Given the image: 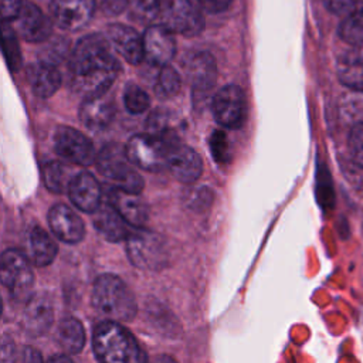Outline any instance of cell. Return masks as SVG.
<instances>
[{
  "label": "cell",
  "mask_w": 363,
  "mask_h": 363,
  "mask_svg": "<svg viewBox=\"0 0 363 363\" xmlns=\"http://www.w3.org/2000/svg\"><path fill=\"white\" fill-rule=\"evenodd\" d=\"M119 69L111 43L102 34L84 35L68 58L71 88L85 98L108 92Z\"/></svg>",
  "instance_id": "1"
},
{
  "label": "cell",
  "mask_w": 363,
  "mask_h": 363,
  "mask_svg": "<svg viewBox=\"0 0 363 363\" xmlns=\"http://www.w3.org/2000/svg\"><path fill=\"white\" fill-rule=\"evenodd\" d=\"M92 347L99 363H143L145 356L133 337L119 322L104 320L95 330Z\"/></svg>",
  "instance_id": "2"
},
{
  "label": "cell",
  "mask_w": 363,
  "mask_h": 363,
  "mask_svg": "<svg viewBox=\"0 0 363 363\" xmlns=\"http://www.w3.org/2000/svg\"><path fill=\"white\" fill-rule=\"evenodd\" d=\"M92 305L112 322H129L136 315V301L128 285L112 274L96 278L92 288Z\"/></svg>",
  "instance_id": "3"
},
{
  "label": "cell",
  "mask_w": 363,
  "mask_h": 363,
  "mask_svg": "<svg viewBox=\"0 0 363 363\" xmlns=\"http://www.w3.org/2000/svg\"><path fill=\"white\" fill-rule=\"evenodd\" d=\"M95 166L109 187L132 194L142 191L143 179L121 146L105 145L96 155Z\"/></svg>",
  "instance_id": "4"
},
{
  "label": "cell",
  "mask_w": 363,
  "mask_h": 363,
  "mask_svg": "<svg viewBox=\"0 0 363 363\" xmlns=\"http://www.w3.org/2000/svg\"><path fill=\"white\" fill-rule=\"evenodd\" d=\"M126 252L130 262L140 269L160 271L169 261V251L163 238L143 227L129 234Z\"/></svg>",
  "instance_id": "5"
},
{
  "label": "cell",
  "mask_w": 363,
  "mask_h": 363,
  "mask_svg": "<svg viewBox=\"0 0 363 363\" xmlns=\"http://www.w3.org/2000/svg\"><path fill=\"white\" fill-rule=\"evenodd\" d=\"M0 278L10 296L16 301L31 298L34 275L28 258L18 250H6L1 255Z\"/></svg>",
  "instance_id": "6"
},
{
  "label": "cell",
  "mask_w": 363,
  "mask_h": 363,
  "mask_svg": "<svg viewBox=\"0 0 363 363\" xmlns=\"http://www.w3.org/2000/svg\"><path fill=\"white\" fill-rule=\"evenodd\" d=\"M157 16L170 33L193 37L204 28L201 10L191 0H160Z\"/></svg>",
  "instance_id": "7"
},
{
  "label": "cell",
  "mask_w": 363,
  "mask_h": 363,
  "mask_svg": "<svg viewBox=\"0 0 363 363\" xmlns=\"http://www.w3.org/2000/svg\"><path fill=\"white\" fill-rule=\"evenodd\" d=\"M170 143L172 142H164L149 133H143L132 136L126 143L125 150L132 164L139 169L146 172H162L163 169H167V150Z\"/></svg>",
  "instance_id": "8"
},
{
  "label": "cell",
  "mask_w": 363,
  "mask_h": 363,
  "mask_svg": "<svg viewBox=\"0 0 363 363\" xmlns=\"http://www.w3.org/2000/svg\"><path fill=\"white\" fill-rule=\"evenodd\" d=\"M211 111L218 125L238 129L247 118V99L242 89L234 84L220 88L213 98Z\"/></svg>",
  "instance_id": "9"
},
{
  "label": "cell",
  "mask_w": 363,
  "mask_h": 363,
  "mask_svg": "<svg viewBox=\"0 0 363 363\" xmlns=\"http://www.w3.org/2000/svg\"><path fill=\"white\" fill-rule=\"evenodd\" d=\"M55 152L72 164L89 166L96 160L94 145L79 130L69 126H58L54 133Z\"/></svg>",
  "instance_id": "10"
},
{
  "label": "cell",
  "mask_w": 363,
  "mask_h": 363,
  "mask_svg": "<svg viewBox=\"0 0 363 363\" xmlns=\"http://www.w3.org/2000/svg\"><path fill=\"white\" fill-rule=\"evenodd\" d=\"M95 0H52L50 16L52 23L64 31H78L94 16Z\"/></svg>",
  "instance_id": "11"
},
{
  "label": "cell",
  "mask_w": 363,
  "mask_h": 363,
  "mask_svg": "<svg viewBox=\"0 0 363 363\" xmlns=\"http://www.w3.org/2000/svg\"><path fill=\"white\" fill-rule=\"evenodd\" d=\"M186 78L196 96L210 92L217 78V65L213 55L207 51H194L187 55L184 62Z\"/></svg>",
  "instance_id": "12"
},
{
  "label": "cell",
  "mask_w": 363,
  "mask_h": 363,
  "mask_svg": "<svg viewBox=\"0 0 363 363\" xmlns=\"http://www.w3.org/2000/svg\"><path fill=\"white\" fill-rule=\"evenodd\" d=\"M167 169L182 183H194L201 172L203 163L199 153L179 139L169 145L167 150Z\"/></svg>",
  "instance_id": "13"
},
{
  "label": "cell",
  "mask_w": 363,
  "mask_h": 363,
  "mask_svg": "<svg viewBox=\"0 0 363 363\" xmlns=\"http://www.w3.org/2000/svg\"><path fill=\"white\" fill-rule=\"evenodd\" d=\"M143 54L145 60L156 67L169 65L176 54V41L173 33H170L162 24H155L146 28L143 34Z\"/></svg>",
  "instance_id": "14"
},
{
  "label": "cell",
  "mask_w": 363,
  "mask_h": 363,
  "mask_svg": "<svg viewBox=\"0 0 363 363\" xmlns=\"http://www.w3.org/2000/svg\"><path fill=\"white\" fill-rule=\"evenodd\" d=\"M16 23L20 35L28 43H43L48 40L52 33V20H50L33 1L23 3Z\"/></svg>",
  "instance_id": "15"
},
{
  "label": "cell",
  "mask_w": 363,
  "mask_h": 363,
  "mask_svg": "<svg viewBox=\"0 0 363 363\" xmlns=\"http://www.w3.org/2000/svg\"><path fill=\"white\" fill-rule=\"evenodd\" d=\"M48 224L57 238L64 242H79L85 234L81 217L65 204H54L48 211Z\"/></svg>",
  "instance_id": "16"
},
{
  "label": "cell",
  "mask_w": 363,
  "mask_h": 363,
  "mask_svg": "<svg viewBox=\"0 0 363 363\" xmlns=\"http://www.w3.org/2000/svg\"><path fill=\"white\" fill-rule=\"evenodd\" d=\"M68 194L74 206L85 213H95L102 204V189L95 176L88 172L74 176Z\"/></svg>",
  "instance_id": "17"
},
{
  "label": "cell",
  "mask_w": 363,
  "mask_h": 363,
  "mask_svg": "<svg viewBox=\"0 0 363 363\" xmlns=\"http://www.w3.org/2000/svg\"><path fill=\"white\" fill-rule=\"evenodd\" d=\"M116 113L113 99L105 92L84 98L79 106V118L88 129L102 130L108 128Z\"/></svg>",
  "instance_id": "18"
},
{
  "label": "cell",
  "mask_w": 363,
  "mask_h": 363,
  "mask_svg": "<svg viewBox=\"0 0 363 363\" xmlns=\"http://www.w3.org/2000/svg\"><path fill=\"white\" fill-rule=\"evenodd\" d=\"M54 320V308L47 294L33 295L23 312V326L30 336L44 335Z\"/></svg>",
  "instance_id": "19"
},
{
  "label": "cell",
  "mask_w": 363,
  "mask_h": 363,
  "mask_svg": "<svg viewBox=\"0 0 363 363\" xmlns=\"http://www.w3.org/2000/svg\"><path fill=\"white\" fill-rule=\"evenodd\" d=\"M108 41L129 62L140 64L145 60L143 37L125 24H111L108 27Z\"/></svg>",
  "instance_id": "20"
},
{
  "label": "cell",
  "mask_w": 363,
  "mask_h": 363,
  "mask_svg": "<svg viewBox=\"0 0 363 363\" xmlns=\"http://www.w3.org/2000/svg\"><path fill=\"white\" fill-rule=\"evenodd\" d=\"M105 201L112 204L129 225L140 228L147 220V207L138 194L108 187Z\"/></svg>",
  "instance_id": "21"
},
{
  "label": "cell",
  "mask_w": 363,
  "mask_h": 363,
  "mask_svg": "<svg viewBox=\"0 0 363 363\" xmlns=\"http://www.w3.org/2000/svg\"><path fill=\"white\" fill-rule=\"evenodd\" d=\"M128 223L116 211V208L104 201L101 207L94 213V227L108 241H121L129 237Z\"/></svg>",
  "instance_id": "22"
},
{
  "label": "cell",
  "mask_w": 363,
  "mask_h": 363,
  "mask_svg": "<svg viewBox=\"0 0 363 363\" xmlns=\"http://www.w3.org/2000/svg\"><path fill=\"white\" fill-rule=\"evenodd\" d=\"M27 79L33 92L40 98L52 96L61 85V74L57 67L41 61L27 67Z\"/></svg>",
  "instance_id": "23"
},
{
  "label": "cell",
  "mask_w": 363,
  "mask_h": 363,
  "mask_svg": "<svg viewBox=\"0 0 363 363\" xmlns=\"http://www.w3.org/2000/svg\"><path fill=\"white\" fill-rule=\"evenodd\" d=\"M28 259L37 267H45L57 255V244L41 227L35 225L28 233Z\"/></svg>",
  "instance_id": "24"
},
{
  "label": "cell",
  "mask_w": 363,
  "mask_h": 363,
  "mask_svg": "<svg viewBox=\"0 0 363 363\" xmlns=\"http://www.w3.org/2000/svg\"><path fill=\"white\" fill-rule=\"evenodd\" d=\"M336 72L343 85L354 91H363V57L354 52L343 54L337 58Z\"/></svg>",
  "instance_id": "25"
},
{
  "label": "cell",
  "mask_w": 363,
  "mask_h": 363,
  "mask_svg": "<svg viewBox=\"0 0 363 363\" xmlns=\"http://www.w3.org/2000/svg\"><path fill=\"white\" fill-rule=\"evenodd\" d=\"M58 343L64 352L75 354L82 350L85 332L79 320L72 316L64 318L58 325Z\"/></svg>",
  "instance_id": "26"
},
{
  "label": "cell",
  "mask_w": 363,
  "mask_h": 363,
  "mask_svg": "<svg viewBox=\"0 0 363 363\" xmlns=\"http://www.w3.org/2000/svg\"><path fill=\"white\" fill-rule=\"evenodd\" d=\"M75 174H72L71 167L57 160L48 162L43 167V179H44L45 187L51 193H57V194H61L65 190L68 191V187Z\"/></svg>",
  "instance_id": "27"
},
{
  "label": "cell",
  "mask_w": 363,
  "mask_h": 363,
  "mask_svg": "<svg viewBox=\"0 0 363 363\" xmlns=\"http://www.w3.org/2000/svg\"><path fill=\"white\" fill-rule=\"evenodd\" d=\"M339 35L353 47L363 44V9L343 18L339 26Z\"/></svg>",
  "instance_id": "28"
},
{
  "label": "cell",
  "mask_w": 363,
  "mask_h": 363,
  "mask_svg": "<svg viewBox=\"0 0 363 363\" xmlns=\"http://www.w3.org/2000/svg\"><path fill=\"white\" fill-rule=\"evenodd\" d=\"M180 84H182V81H180L179 72L172 65H164L160 68V71L157 74L155 92L159 98L169 99V98H173L179 92Z\"/></svg>",
  "instance_id": "29"
},
{
  "label": "cell",
  "mask_w": 363,
  "mask_h": 363,
  "mask_svg": "<svg viewBox=\"0 0 363 363\" xmlns=\"http://www.w3.org/2000/svg\"><path fill=\"white\" fill-rule=\"evenodd\" d=\"M1 44H3V54L9 68L11 71H18L21 65L20 45L17 41L16 31L6 21H3V28H1Z\"/></svg>",
  "instance_id": "30"
},
{
  "label": "cell",
  "mask_w": 363,
  "mask_h": 363,
  "mask_svg": "<svg viewBox=\"0 0 363 363\" xmlns=\"http://www.w3.org/2000/svg\"><path fill=\"white\" fill-rule=\"evenodd\" d=\"M123 104L128 112L130 113H142L149 108L150 99L147 94L138 85L129 84L123 91Z\"/></svg>",
  "instance_id": "31"
},
{
  "label": "cell",
  "mask_w": 363,
  "mask_h": 363,
  "mask_svg": "<svg viewBox=\"0 0 363 363\" xmlns=\"http://www.w3.org/2000/svg\"><path fill=\"white\" fill-rule=\"evenodd\" d=\"M68 52H69V43L65 38L58 37L43 48V52L40 54V61L57 67L67 57L69 58Z\"/></svg>",
  "instance_id": "32"
},
{
  "label": "cell",
  "mask_w": 363,
  "mask_h": 363,
  "mask_svg": "<svg viewBox=\"0 0 363 363\" xmlns=\"http://www.w3.org/2000/svg\"><path fill=\"white\" fill-rule=\"evenodd\" d=\"M160 0H129L130 14L139 21H149L159 14Z\"/></svg>",
  "instance_id": "33"
},
{
  "label": "cell",
  "mask_w": 363,
  "mask_h": 363,
  "mask_svg": "<svg viewBox=\"0 0 363 363\" xmlns=\"http://www.w3.org/2000/svg\"><path fill=\"white\" fill-rule=\"evenodd\" d=\"M349 152L352 160L363 169V123H356L349 133Z\"/></svg>",
  "instance_id": "34"
},
{
  "label": "cell",
  "mask_w": 363,
  "mask_h": 363,
  "mask_svg": "<svg viewBox=\"0 0 363 363\" xmlns=\"http://www.w3.org/2000/svg\"><path fill=\"white\" fill-rule=\"evenodd\" d=\"M326 9L333 14L349 16L363 9V0H323Z\"/></svg>",
  "instance_id": "35"
},
{
  "label": "cell",
  "mask_w": 363,
  "mask_h": 363,
  "mask_svg": "<svg viewBox=\"0 0 363 363\" xmlns=\"http://www.w3.org/2000/svg\"><path fill=\"white\" fill-rule=\"evenodd\" d=\"M210 149L213 153V157L224 163L227 162V153H228V143H227V136L221 130H214L210 136Z\"/></svg>",
  "instance_id": "36"
},
{
  "label": "cell",
  "mask_w": 363,
  "mask_h": 363,
  "mask_svg": "<svg viewBox=\"0 0 363 363\" xmlns=\"http://www.w3.org/2000/svg\"><path fill=\"white\" fill-rule=\"evenodd\" d=\"M213 201V191L208 187H199L191 190L187 199L189 206L196 211H203L207 208Z\"/></svg>",
  "instance_id": "37"
},
{
  "label": "cell",
  "mask_w": 363,
  "mask_h": 363,
  "mask_svg": "<svg viewBox=\"0 0 363 363\" xmlns=\"http://www.w3.org/2000/svg\"><path fill=\"white\" fill-rule=\"evenodd\" d=\"M21 0H1V17L3 21H11L16 20L21 11L23 7Z\"/></svg>",
  "instance_id": "38"
},
{
  "label": "cell",
  "mask_w": 363,
  "mask_h": 363,
  "mask_svg": "<svg viewBox=\"0 0 363 363\" xmlns=\"http://www.w3.org/2000/svg\"><path fill=\"white\" fill-rule=\"evenodd\" d=\"M200 10L207 13H221L227 10L233 0H191Z\"/></svg>",
  "instance_id": "39"
},
{
  "label": "cell",
  "mask_w": 363,
  "mask_h": 363,
  "mask_svg": "<svg viewBox=\"0 0 363 363\" xmlns=\"http://www.w3.org/2000/svg\"><path fill=\"white\" fill-rule=\"evenodd\" d=\"M98 6L106 16H118L129 6V0H98Z\"/></svg>",
  "instance_id": "40"
},
{
  "label": "cell",
  "mask_w": 363,
  "mask_h": 363,
  "mask_svg": "<svg viewBox=\"0 0 363 363\" xmlns=\"http://www.w3.org/2000/svg\"><path fill=\"white\" fill-rule=\"evenodd\" d=\"M1 363H18L17 356H16V346L14 342L9 336H3L1 340Z\"/></svg>",
  "instance_id": "41"
},
{
  "label": "cell",
  "mask_w": 363,
  "mask_h": 363,
  "mask_svg": "<svg viewBox=\"0 0 363 363\" xmlns=\"http://www.w3.org/2000/svg\"><path fill=\"white\" fill-rule=\"evenodd\" d=\"M18 363H43V357L37 349H34L31 346H26L21 350Z\"/></svg>",
  "instance_id": "42"
},
{
  "label": "cell",
  "mask_w": 363,
  "mask_h": 363,
  "mask_svg": "<svg viewBox=\"0 0 363 363\" xmlns=\"http://www.w3.org/2000/svg\"><path fill=\"white\" fill-rule=\"evenodd\" d=\"M150 363H177V362L167 354H159V356L153 357V360Z\"/></svg>",
  "instance_id": "43"
},
{
  "label": "cell",
  "mask_w": 363,
  "mask_h": 363,
  "mask_svg": "<svg viewBox=\"0 0 363 363\" xmlns=\"http://www.w3.org/2000/svg\"><path fill=\"white\" fill-rule=\"evenodd\" d=\"M47 363H72V360L68 356L58 354V356H52Z\"/></svg>",
  "instance_id": "44"
}]
</instances>
